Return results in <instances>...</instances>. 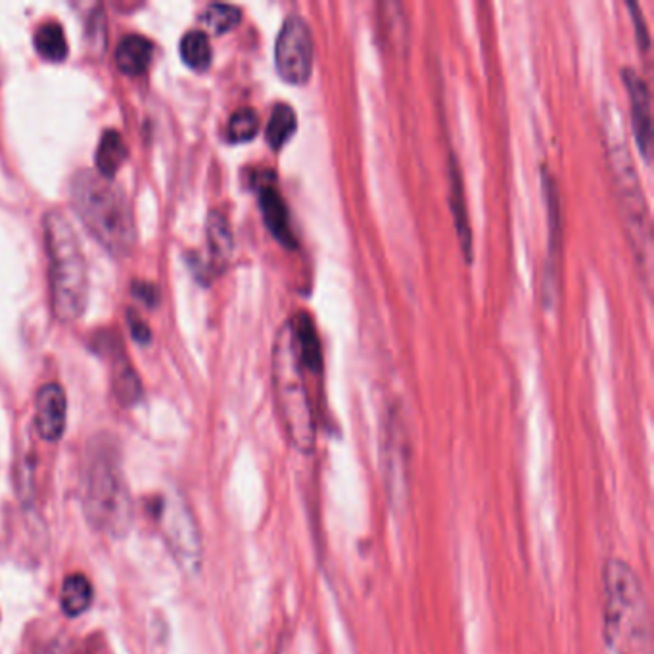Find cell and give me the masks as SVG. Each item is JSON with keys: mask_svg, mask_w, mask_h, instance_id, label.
<instances>
[{"mask_svg": "<svg viewBox=\"0 0 654 654\" xmlns=\"http://www.w3.org/2000/svg\"><path fill=\"white\" fill-rule=\"evenodd\" d=\"M604 637L617 654H651V617L640 574L612 558L602 568Z\"/></svg>", "mask_w": 654, "mask_h": 654, "instance_id": "cell-1", "label": "cell"}, {"mask_svg": "<svg viewBox=\"0 0 654 654\" xmlns=\"http://www.w3.org/2000/svg\"><path fill=\"white\" fill-rule=\"evenodd\" d=\"M72 206L90 235L116 258H126L137 244L133 209L112 178L81 170L69 183Z\"/></svg>", "mask_w": 654, "mask_h": 654, "instance_id": "cell-2", "label": "cell"}, {"mask_svg": "<svg viewBox=\"0 0 654 654\" xmlns=\"http://www.w3.org/2000/svg\"><path fill=\"white\" fill-rule=\"evenodd\" d=\"M45 242L54 315L74 323L89 305V268L74 227L56 209L45 216Z\"/></svg>", "mask_w": 654, "mask_h": 654, "instance_id": "cell-3", "label": "cell"}, {"mask_svg": "<svg viewBox=\"0 0 654 654\" xmlns=\"http://www.w3.org/2000/svg\"><path fill=\"white\" fill-rule=\"evenodd\" d=\"M273 388L284 430L299 454L309 455L317 444V423L312 397L304 380V367L297 359L291 320L284 323L273 348Z\"/></svg>", "mask_w": 654, "mask_h": 654, "instance_id": "cell-4", "label": "cell"}, {"mask_svg": "<svg viewBox=\"0 0 654 654\" xmlns=\"http://www.w3.org/2000/svg\"><path fill=\"white\" fill-rule=\"evenodd\" d=\"M83 506L92 528L121 537L133 522V499L116 455L97 447L83 480Z\"/></svg>", "mask_w": 654, "mask_h": 654, "instance_id": "cell-5", "label": "cell"}, {"mask_svg": "<svg viewBox=\"0 0 654 654\" xmlns=\"http://www.w3.org/2000/svg\"><path fill=\"white\" fill-rule=\"evenodd\" d=\"M609 129V127H607ZM607 160L610 175L614 183L620 214L624 219L625 232L632 242L633 252L641 269L648 276L651 265V221H648L647 201L641 188V181L635 172L628 144L622 139L607 134Z\"/></svg>", "mask_w": 654, "mask_h": 654, "instance_id": "cell-6", "label": "cell"}, {"mask_svg": "<svg viewBox=\"0 0 654 654\" xmlns=\"http://www.w3.org/2000/svg\"><path fill=\"white\" fill-rule=\"evenodd\" d=\"M160 519H162L170 551L175 563L181 566V570L190 576L200 573L201 557H204L200 528L186 499L172 491L162 501Z\"/></svg>", "mask_w": 654, "mask_h": 654, "instance_id": "cell-7", "label": "cell"}, {"mask_svg": "<svg viewBox=\"0 0 654 654\" xmlns=\"http://www.w3.org/2000/svg\"><path fill=\"white\" fill-rule=\"evenodd\" d=\"M315 59V43L309 23L302 15H288L275 43V66L281 79L288 85L309 81Z\"/></svg>", "mask_w": 654, "mask_h": 654, "instance_id": "cell-8", "label": "cell"}, {"mask_svg": "<svg viewBox=\"0 0 654 654\" xmlns=\"http://www.w3.org/2000/svg\"><path fill=\"white\" fill-rule=\"evenodd\" d=\"M382 467L388 498L394 506L405 505L411 486V449L407 432L397 413H390L382 439Z\"/></svg>", "mask_w": 654, "mask_h": 654, "instance_id": "cell-9", "label": "cell"}, {"mask_svg": "<svg viewBox=\"0 0 654 654\" xmlns=\"http://www.w3.org/2000/svg\"><path fill=\"white\" fill-rule=\"evenodd\" d=\"M622 81L630 97V113H632V129L635 141L640 146V154L645 164H651L653 157V102L647 83L643 81L635 69H622Z\"/></svg>", "mask_w": 654, "mask_h": 654, "instance_id": "cell-10", "label": "cell"}, {"mask_svg": "<svg viewBox=\"0 0 654 654\" xmlns=\"http://www.w3.org/2000/svg\"><path fill=\"white\" fill-rule=\"evenodd\" d=\"M543 193H545V200H547V211H549V255L545 261V275H543V297L545 304L553 305L555 297H557V271H558V248L563 242L560 231H563V219H560V201H558L557 185L555 178L551 177L547 170H543Z\"/></svg>", "mask_w": 654, "mask_h": 654, "instance_id": "cell-11", "label": "cell"}, {"mask_svg": "<svg viewBox=\"0 0 654 654\" xmlns=\"http://www.w3.org/2000/svg\"><path fill=\"white\" fill-rule=\"evenodd\" d=\"M66 394L58 384H45L35 400V426L41 438L58 442L66 430Z\"/></svg>", "mask_w": 654, "mask_h": 654, "instance_id": "cell-12", "label": "cell"}, {"mask_svg": "<svg viewBox=\"0 0 654 654\" xmlns=\"http://www.w3.org/2000/svg\"><path fill=\"white\" fill-rule=\"evenodd\" d=\"M258 198H260L261 214H263V221L268 225L269 232L284 248L294 250L297 246V240L294 237V231H292L288 206H286V201H284L281 193L276 190V186L271 185V183H263L258 188Z\"/></svg>", "mask_w": 654, "mask_h": 654, "instance_id": "cell-13", "label": "cell"}, {"mask_svg": "<svg viewBox=\"0 0 654 654\" xmlns=\"http://www.w3.org/2000/svg\"><path fill=\"white\" fill-rule=\"evenodd\" d=\"M449 201H451V211H454V224L459 242H461L462 253L467 263H472L475 252H472V232H470L469 209L465 201V188H462L461 172L457 165V157L449 156Z\"/></svg>", "mask_w": 654, "mask_h": 654, "instance_id": "cell-14", "label": "cell"}, {"mask_svg": "<svg viewBox=\"0 0 654 654\" xmlns=\"http://www.w3.org/2000/svg\"><path fill=\"white\" fill-rule=\"evenodd\" d=\"M294 346H296L297 359L304 369L312 372H319L323 369V353H320L319 336L317 328L313 325L309 313H297L294 320H291Z\"/></svg>", "mask_w": 654, "mask_h": 654, "instance_id": "cell-15", "label": "cell"}, {"mask_svg": "<svg viewBox=\"0 0 654 654\" xmlns=\"http://www.w3.org/2000/svg\"><path fill=\"white\" fill-rule=\"evenodd\" d=\"M110 346L108 353H112V384L113 394L118 397V402L126 407H131L134 403H139L142 397V384L137 372H134L133 364L127 359L126 353L121 351V346L112 348L110 340H106Z\"/></svg>", "mask_w": 654, "mask_h": 654, "instance_id": "cell-16", "label": "cell"}, {"mask_svg": "<svg viewBox=\"0 0 654 654\" xmlns=\"http://www.w3.org/2000/svg\"><path fill=\"white\" fill-rule=\"evenodd\" d=\"M152 56H154V45L149 39L142 35H126L119 41L116 64L121 74L137 77L149 69Z\"/></svg>", "mask_w": 654, "mask_h": 654, "instance_id": "cell-17", "label": "cell"}, {"mask_svg": "<svg viewBox=\"0 0 654 654\" xmlns=\"http://www.w3.org/2000/svg\"><path fill=\"white\" fill-rule=\"evenodd\" d=\"M208 244L211 260H214L217 268L224 269L231 260L235 240H232L231 225L227 221V217L219 214V211L209 214Z\"/></svg>", "mask_w": 654, "mask_h": 654, "instance_id": "cell-18", "label": "cell"}, {"mask_svg": "<svg viewBox=\"0 0 654 654\" xmlns=\"http://www.w3.org/2000/svg\"><path fill=\"white\" fill-rule=\"evenodd\" d=\"M127 160V146L116 129H108L98 142L97 173L106 178H113L119 167Z\"/></svg>", "mask_w": 654, "mask_h": 654, "instance_id": "cell-19", "label": "cell"}, {"mask_svg": "<svg viewBox=\"0 0 654 654\" xmlns=\"http://www.w3.org/2000/svg\"><path fill=\"white\" fill-rule=\"evenodd\" d=\"M92 602V586L83 574H72L62 584L59 604L67 617H79Z\"/></svg>", "mask_w": 654, "mask_h": 654, "instance_id": "cell-20", "label": "cell"}, {"mask_svg": "<svg viewBox=\"0 0 654 654\" xmlns=\"http://www.w3.org/2000/svg\"><path fill=\"white\" fill-rule=\"evenodd\" d=\"M178 51H181L183 62L194 72H206L211 66L214 51H211L209 37L204 31H188L185 37L181 39Z\"/></svg>", "mask_w": 654, "mask_h": 654, "instance_id": "cell-21", "label": "cell"}, {"mask_svg": "<svg viewBox=\"0 0 654 654\" xmlns=\"http://www.w3.org/2000/svg\"><path fill=\"white\" fill-rule=\"evenodd\" d=\"M296 131L297 116L294 108L288 105H276L269 118L268 129H265L269 146L279 152L286 142L291 141L292 134Z\"/></svg>", "mask_w": 654, "mask_h": 654, "instance_id": "cell-22", "label": "cell"}, {"mask_svg": "<svg viewBox=\"0 0 654 654\" xmlns=\"http://www.w3.org/2000/svg\"><path fill=\"white\" fill-rule=\"evenodd\" d=\"M35 48L41 58L54 64L64 62L67 58V41L62 25L58 22H45L39 25L35 33Z\"/></svg>", "mask_w": 654, "mask_h": 654, "instance_id": "cell-23", "label": "cell"}, {"mask_svg": "<svg viewBox=\"0 0 654 654\" xmlns=\"http://www.w3.org/2000/svg\"><path fill=\"white\" fill-rule=\"evenodd\" d=\"M240 20H242L240 8L235 4H224V2L209 4L206 12L201 14V22L206 23V28L217 35H224L227 31L235 30Z\"/></svg>", "mask_w": 654, "mask_h": 654, "instance_id": "cell-24", "label": "cell"}, {"mask_svg": "<svg viewBox=\"0 0 654 654\" xmlns=\"http://www.w3.org/2000/svg\"><path fill=\"white\" fill-rule=\"evenodd\" d=\"M260 131V118L253 112L252 108H240L232 113L227 126V139L235 142L252 141L253 137Z\"/></svg>", "mask_w": 654, "mask_h": 654, "instance_id": "cell-25", "label": "cell"}, {"mask_svg": "<svg viewBox=\"0 0 654 654\" xmlns=\"http://www.w3.org/2000/svg\"><path fill=\"white\" fill-rule=\"evenodd\" d=\"M628 8H630V14H632V22L635 25V37H637V45L641 46V51L647 53L648 46H651V35H648L647 25H645V18L641 12V7L635 0H628Z\"/></svg>", "mask_w": 654, "mask_h": 654, "instance_id": "cell-26", "label": "cell"}, {"mask_svg": "<svg viewBox=\"0 0 654 654\" xmlns=\"http://www.w3.org/2000/svg\"><path fill=\"white\" fill-rule=\"evenodd\" d=\"M127 320H129V328H131V335H133L134 340L141 344H149L152 333H150L149 325L141 319V315H137L133 309H129L127 312Z\"/></svg>", "mask_w": 654, "mask_h": 654, "instance_id": "cell-27", "label": "cell"}, {"mask_svg": "<svg viewBox=\"0 0 654 654\" xmlns=\"http://www.w3.org/2000/svg\"><path fill=\"white\" fill-rule=\"evenodd\" d=\"M133 296L141 299L142 304L149 305V307H156L160 292H157L154 284L133 283Z\"/></svg>", "mask_w": 654, "mask_h": 654, "instance_id": "cell-28", "label": "cell"}]
</instances>
